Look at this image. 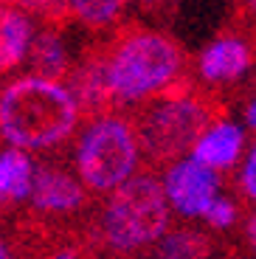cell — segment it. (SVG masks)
<instances>
[{"label":"cell","instance_id":"13","mask_svg":"<svg viewBox=\"0 0 256 259\" xmlns=\"http://www.w3.org/2000/svg\"><path fill=\"white\" fill-rule=\"evenodd\" d=\"M214 248L217 245H214L211 234L200 231V228H175L158 240L149 259H211Z\"/></svg>","mask_w":256,"mask_h":259},{"label":"cell","instance_id":"12","mask_svg":"<svg viewBox=\"0 0 256 259\" xmlns=\"http://www.w3.org/2000/svg\"><path fill=\"white\" fill-rule=\"evenodd\" d=\"M31 20L20 9L3 6L0 3V73L14 71L31 46Z\"/></svg>","mask_w":256,"mask_h":259},{"label":"cell","instance_id":"8","mask_svg":"<svg viewBox=\"0 0 256 259\" xmlns=\"http://www.w3.org/2000/svg\"><path fill=\"white\" fill-rule=\"evenodd\" d=\"M28 200L42 214H71L88 206L90 194L73 175L57 166H39L31 178Z\"/></svg>","mask_w":256,"mask_h":259},{"label":"cell","instance_id":"11","mask_svg":"<svg viewBox=\"0 0 256 259\" xmlns=\"http://www.w3.org/2000/svg\"><path fill=\"white\" fill-rule=\"evenodd\" d=\"M26 57L34 71L31 76L48 79V82H65L71 73V59H68V51L62 46V37H59V31H51V28H42L39 34H34Z\"/></svg>","mask_w":256,"mask_h":259},{"label":"cell","instance_id":"24","mask_svg":"<svg viewBox=\"0 0 256 259\" xmlns=\"http://www.w3.org/2000/svg\"><path fill=\"white\" fill-rule=\"evenodd\" d=\"M225 259H248V256H237V253H234V256H225Z\"/></svg>","mask_w":256,"mask_h":259},{"label":"cell","instance_id":"10","mask_svg":"<svg viewBox=\"0 0 256 259\" xmlns=\"http://www.w3.org/2000/svg\"><path fill=\"white\" fill-rule=\"evenodd\" d=\"M250 65V48L239 37H220L200 54V73L208 82H231Z\"/></svg>","mask_w":256,"mask_h":259},{"label":"cell","instance_id":"19","mask_svg":"<svg viewBox=\"0 0 256 259\" xmlns=\"http://www.w3.org/2000/svg\"><path fill=\"white\" fill-rule=\"evenodd\" d=\"M242 240H245V245H248V251L256 256V206L248 211V217H245V223H242Z\"/></svg>","mask_w":256,"mask_h":259},{"label":"cell","instance_id":"9","mask_svg":"<svg viewBox=\"0 0 256 259\" xmlns=\"http://www.w3.org/2000/svg\"><path fill=\"white\" fill-rule=\"evenodd\" d=\"M242 141L245 133L242 127L228 121H217L214 127H208L200 136V141L192 147V158L203 166L214 169H231L239 161V152H242Z\"/></svg>","mask_w":256,"mask_h":259},{"label":"cell","instance_id":"21","mask_svg":"<svg viewBox=\"0 0 256 259\" xmlns=\"http://www.w3.org/2000/svg\"><path fill=\"white\" fill-rule=\"evenodd\" d=\"M0 3H3V6H12V9H20L26 0H0Z\"/></svg>","mask_w":256,"mask_h":259},{"label":"cell","instance_id":"15","mask_svg":"<svg viewBox=\"0 0 256 259\" xmlns=\"http://www.w3.org/2000/svg\"><path fill=\"white\" fill-rule=\"evenodd\" d=\"M73 20H79L84 28L102 34L104 28L115 26L130 0H68Z\"/></svg>","mask_w":256,"mask_h":259},{"label":"cell","instance_id":"22","mask_svg":"<svg viewBox=\"0 0 256 259\" xmlns=\"http://www.w3.org/2000/svg\"><path fill=\"white\" fill-rule=\"evenodd\" d=\"M242 3H245V6H248V12H250V14H253V17H256V0H242Z\"/></svg>","mask_w":256,"mask_h":259},{"label":"cell","instance_id":"1","mask_svg":"<svg viewBox=\"0 0 256 259\" xmlns=\"http://www.w3.org/2000/svg\"><path fill=\"white\" fill-rule=\"evenodd\" d=\"M79 121V107L62 82L20 76L0 91V138L14 149L57 147Z\"/></svg>","mask_w":256,"mask_h":259},{"label":"cell","instance_id":"18","mask_svg":"<svg viewBox=\"0 0 256 259\" xmlns=\"http://www.w3.org/2000/svg\"><path fill=\"white\" fill-rule=\"evenodd\" d=\"M239 186H242L245 197H250V200L256 203V144L250 147L248 158H245V163H242V175H239Z\"/></svg>","mask_w":256,"mask_h":259},{"label":"cell","instance_id":"6","mask_svg":"<svg viewBox=\"0 0 256 259\" xmlns=\"http://www.w3.org/2000/svg\"><path fill=\"white\" fill-rule=\"evenodd\" d=\"M107 59H110V46L99 42V46L88 48L82 54V59L76 62V68H71L65 88L73 96L79 107V118L82 121H96L104 118L118 107L110 93V82H107Z\"/></svg>","mask_w":256,"mask_h":259},{"label":"cell","instance_id":"2","mask_svg":"<svg viewBox=\"0 0 256 259\" xmlns=\"http://www.w3.org/2000/svg\"><path fill=\"white\" fill-rule=\"evenodd\" d=\"M110 46L107 82L115 104L155 99L183 71V54L166 34L147 28H121Z\"/></svg>","mask_w":256,"mask_h":259},{"label":"cell","instance_id":"5","mask_svg":"<svg viewBox=\"0 0 256 259\" xmlns=\"http://www.w3.org/2000/svg\"><path fill=\"white\" fill-rule=\"evenodd\" d=\"M138 166V138L130 118L104 116L84 127L76 144L79 183L88 192L102 194L130 181Z\"/></svg>","mask_w":256,"mask_h":259},{"label":"cell","instance_id":"7","mask_svg":"<svg viewBox=\"0 0 256 259\" xmlns=\"http://www.w3.org/2000/svg\"><path fill=\"white\" fill-rule=\"evenodd\" d=\"M163 194L166 203L183 217H203L214 200H217L220 178L208 166L197 163L194 158L175 161L163 175Z\"/></svg>","mask_w":256,"mask_h":259},{"label":"cell","instance_id":"4","mask_svg":"<svg viewBox=\"0 0 256 259\" xmlns=\"http://www.w3.org/2000/svg\"><path fill=\"white\" fill-rule=\"evenodd\" d=\"M169 228V203L152 172L124 181L104 203L99 237L113 253H135L158 242Z\"/></svg>","mask_w":256,"mask_h":259},{"label":"cell","instance_id":"14","mask_svg":"<svg viewBox=\"0 0 256 259\" xmlns=\"http://www.w3.org/2000/svg\"><path fill=\"white\" fill-rule=\"evenodd\" d=\"M31 178H34L31 158L23 149L9 147L0 155V203H14L28 197Z\"/></svg>","mask_w":256,"mask_h":259},{"label":"cell","instance_id":"20","mask_svg":"<svg viewBox=\"0 0 256 259\" xmlns=\"http://www.w3.org/2000/svg\"><path fill=\"white\" fill-rule=\"evenodd\" d=\"M245 121H248L250 130H256V102L248 104V110H245Z\"/></svg>","mask_w":256,"mask_h":259},{"label":"cell","instance_id":"23","mask_svg":"<svg viewBox=\"0 0 256 259\" xmlns=\"http://www.w3.org/2000/svg\"><path fill=\"white\" fill-rule=\"evenodd\" d=\"M0 259H9V248L3 245V242H0Z\"/></svg>","mask_w":256,"mask_h":259},{"label":"cell","instance_id":"17","mask_svg":"<svg viewBox=\"0 0 256 259\" xmlns=\"http://www.w3.org/2000/svg\"><path fill=\"white\" fill-rule=\"evenodd\" d=\"M205 223L211 228H217V231H225V228H231L234 223H237V203L231 200V197H217V200L208 206V211L203 214Z\"/></svg>","mask_w":256,"mask_h":259},{"label":"cell","instance_id":"3","mask_svg":"<svg viewBox=\"0 0 256 259\" xmlns=\"http://www.w3.org/2000/svg\"><path fill=\"white\" fill-rule=\"evenodd\" d=\"M223 116V104L217 99L192 88L180 96H155V102L133 113L130 121L149 166H166L192 152L200 136Z\"/></svg>","mask_w":256,"mask_h":259},{"label":"cell","instance_id":"16","mask_svg":"<svg viewBox=\"0 0 256 259\" xmlns=\"http://www.w3.org/2000/svg\"><path fill=\"white\" fill-rule=\"evenodd\" d=\"M20 12L34 14V17L42 23V28H51V31H62V28L73 20L71 3H68V0H26V3L20 6Z\"/></svg>","mask_w":256,"mask_h":259}]
</instances>
